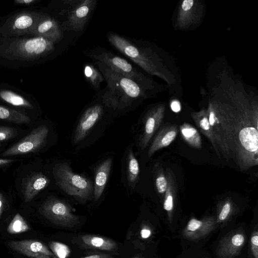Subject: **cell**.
<instances>
[{"label": "cell", "instance_id": "38", "mask_svg": "<svg viewBox=\"0 0 258 258\" xmlns=\"http://www.w3.org/2000/svg\"><path fill=\"white\" fill-rule=\"evenodd\" d=\"M14 161L15 160L13 159L0 158V166L8 165L14 162Z\"/></svg>", "mask_w": 258, "mask_h": 258}, {"label": "cell", "instance_id": "27", "mask_svg": "<svg viewBox=\"0 0 258 258\" xmlns=\"http://www.w3.org/2000/svg\"><path fill=\"white\" fill-rule=\"evenodd\" d=\"M167 191L164 202V209L170 214L173 208V199L172 194L169 188H167Z\"/></svg>", "mask_w": 258, "mask_h": 258}, {"label": "cell", "instance_id": "11", "mask_svg": "<svg viewBox=\"0 0 258 258\" xmlns=\"http://www.w3.org/2000/svg\"><path fill=\"white\" fill-rule=\"evenodd\" d=\"M49 178L40 172L33 173L25 178L23 183V195L25 202H29L42 190L48 186Z\"/></svg>", "mask_w": 258, "mask_h": 258}, {"label": "cell", "instance_id": "8", "mask_svg": "<svg viewBox=\"0 0 258 258\" xmlns=\"http://www.w3.org/2000/svg\"><path fill=\"white\" fill-rule=\"evenodd\" d=\"M103 114V109L99 104L92 105L85 110L75 130L73 138L75 145L85 138Z\"/></svg>", "mask_w": 258, "mask_h": 258}, {"label": "cell", "instance_id": "37", "mask_svg": "<svg viewBox=\"0 0 258 258\" xmlns=\"http://www.w3.org/2000/svg\"><path fill=\"white\" fill-rule=\"evenodd\" d=\"M84 258H113L105 254H93L89 255Z\"/></svg>", "mask_w": 258, "mask_h": 258}, {"label": "cell", "instance_id": "21", "mask_svg": "<svg viewBox=\"0 0 258 258\" xmlns=\"http://www.w3.org/2000/svg\"><path fill=\"white\" fill-rule=\"evenodd\" d=\"M31 230L23 217L16 214L7 227V232L12 234H20Z\"/></svg>", "mask_w": 258, "mask_h": 258}, {"label": "cell", "instance_id": "6", "mask_svg": "<svg viewBox=\"0 0 258 258\" xmlns=\"http://www.w3.org/2000/svg\"><path fill=\"white\" fill-rule=\"evenodd\" d=\"M70 5L67 13V28L76 31H82L92 12L96 1L95 0L67 1Z\"/></svg>", "mask_w": 258, "mask_h": 258}, {"label": "cell", "instance_id": "16", "mask_svg": "<svg viewBox=\"0 0 258 258\" xmlns=\"http://www.w3.org/2000/svg\"><path fill=\"white\" fill-rule=\"evenodd\" d=\"M160 117L157 112L147 116L144 125L143 134L141 140L142 149H144L159 125Z\"/></svg>", "mask_w": 258, "mask_h": 258}, {"label": "cell", "instance_id": "5", "mask_svg": "<svg viewBox=\"0 0 258 258\" xmlns=\"http://www.w3.org/2000/svg\"><path fill=\"white\" fill-rule=\"evenodd\" d=\"M48 128L41 125L32 131L26 137L5 151L4 156L20 155L32 153L39 149L45 143Z\"/></svg>", "mask_w": 258, "mask_h": 258}, {"label": "cell", "instance_id": "36", "mask_svg": "<svg viewBox=\"0 0 258 258\" xmlns=\"http://www.w3.org/2000/svg\"><path fill=\"white\" fill-rule=\"evenodd\" d=\"M151 235V231L147 229H143L141 231V235L143 238H147Z\"/></svg>", "mask_w": 258, "mask_h": 258}, {"label": "cell", "instance_id": "34", "mask_svg": "<svg viewBox=\"0 0 258 258\" xmlns=\"http://www.w3.org/2000/svg\"><path fill=\"white\" fill-rule=\"evenodd\" d=\"M5 199L3 195L0 192V218L2 215L5 207Z\"/></svg>", "mask_w": 258, "mask_h": 258}, {"label": "cell", "instance_id": "9", "mask_svg": "<svg viewBox=\"0 0 258 258\" xmlns=\"http://www.w3.org/2000/svg\"><path fill=\"white\" fill-rule=\"evenodd\" d=\"M215 217H206L202 220L190 219L182 231L183 236L190 240L201 238L213 231L217 226Z\"/></svg>", "mask_w": 258, "mask_h": 258}, {"label": "cell", "instance_id": "1", "mask_svg": "<svg viewBox=\"0 0 258 258\" xmlns=\"http://www.w3.org/2000/svg\"><path fill=\"white\" fill-rule=\"evenodd\" d=\"M94 61L107 83L108 90L103 96L106 105L115 108H123L140 96L141 90L138 84L115 72L103 63Z\"/></svg>", "mask_w": 258, "mask_h": 258}, {"label": "cell", "instance_id": "25", "mask_svg": "<svg viewBox=\"0 0 258 258\" xmlns=\"http://www.w3.org/2000/svg\"><path fill=\"white\" fill-rule=\"evenodd\" d=\"M17 132L10 126H0V141L10 140L17 136Z\"/></svg>", "mask_w": 258, "mask_h": 258}, {"label": "cell", "instance_id": "15", "mask_svg": "<svg viewBox=\"0 0 258 258\" xmlns=\"http://www.w3.org/2000/svg\"><path fill=\"white\" fill-rule=\"evenodd\" d=\"M241 145L247 151L257 153V131L253 127H245L239 133Z\"/></svg>", "mask_w": 258, "mask_h": 258}, {"label": "cell", "instance_id": "29", "mask_svg": "<svg viewBox=\"0 0 258 258\" xmlns=\"http://www.w3.org/2000/svg\"><path fill=\"white\" fill-rule=\"evenodd\" d=\"M156 186L160 194L164 193L167 188V182L163 174L159 175L156 179Z\"/></svg>", "mask_w": 258, "mask_h": 258}, {"label": "cell", "instance_id": "33", "mask_svg": "<svg viewBox=\"0 0 258 258\" xmlns=\"http://www.w3.org/2000/svg\"><path fill=\"white\" fill-rule=\"evenodd\" d=\"M171 108L173 111L178 112L181 109L180 104L178 101H174L171 104Z\"/></svg>", "mask_w": 258, "mask_h": 258}, {"label": "cell", "instance_id": "31", "mask_svg": "<svg viewBox=\"0 0 258 258\" xmlns=\"http://www.w3.org/2000/svg\"><path fill=\"white\" fill-rule=\"evenodd\" d=\"M231 210V205L229 202L226 203L219 215L217 222H222L225 220L228 217Z\"/></svg>", "mask_w": 258, "mask_h": 258}, {"label": "cell", "instance_id": "28", "mask_svg": "<svg viewBox=\"0 0 258 258\" xmlns=\"http://www.w3.org/2000/svg\"><path fill=\"white\" fill-rule=\"evenodd\" d=\"M197 125L201 128L203 133L206 134L208 137L211 138L210 135H211V126L210 125L208 118L204 117L202 118L199 122L197 123Z\"/></svg>", "mask_w": 258, "mask_h": 258}, {"label": "cell", "instance_id": "26", "mask_svg": "<svg viewBox=\"0 0 258 258\" xmlns=\"http://www.w3.org/2000/svg\"><path fill=\"white\" fill-rule=\"evenodd\" d=\"M33 23L32 18L28 15H22L18 17L15 21V26L19 29L29 27Z\"/></svg>", "mask_w": 258, "mask_h": 258}, {"label": "cell", "instance_id": "7", "mask_svg": "<svg viewBox=\"0 0 258 258\" xmlns=\"http://www.w3.org/2000/svg\"><path fill=\"white\" fill-rule=\"evenodd\" d=\"M8 245L13 250L30 258H55L42 242L32 239L11 241Z\"/></svg>", "mask_w": 258, "mask_h": 258}, {"label": "cell", "instance_id": "3", "mask_svg": "<svg viewBox=\"0 0 258 258\" xmlns=\"http://www.w3.org/2000/svg\"><path fill=\"white\" fill-rule=\"evenodd\" d=\"M39 211L41 215L56 225L72 227L79 222L78 217L72 213L70 206L57 199H48L41 205Z\"/></svg>", "mask_w": 258, "mask_h": 258}, {"label": "cell", "instance_id": "18", "mask_svg": "<svg viewBox=\"0 0 258 258\" xmlns=\"http://www.w3.org/2000/svg\"><path fill=\"white\" fill-rule=\"evenodd\" d=\"M0 119L18 124L29 123L30 118L25 113L0 106Z\"/></svg>", "mask_w": 258, "mask_h": 258}, {"label": "cell", "instance_id": "14", "mask_svg": "<svg viewBox=\"0 0 258 258\" xmlns=\"http://www.w3.org/2000/svg\"><path fill=\"white\" fill-rule=\"evenodd\" d=\"M177 132L174 127L164 128L159 132L149 150L148 155H152L157 150L169 146L176 137Z\"/></svg>", "mask_w": 258, "mask_h": 258}, {"label": "cell", "instance_id": "22", "mask_svg": "<svg viewBox=\"0 0 258 258\" xmlns=\"http://www.w3.org/2000/svg\"><path fill=\"white\" fill-rule=\"evenodd\" d=\"M0 97L5 101L17 106L32 108V105L22 96L11 91L3 90L0 92Z\"/></svg>", "mask_w": 258, "mask_h": 258}, {"label": "cell", "instance_id": "30", "mask_svg": "<svg viewBox=\"0 0 258 258\" xmlns=\"http://www.w3.org/2000/svg\"><path fill=\"white\" fill-rule=\"evenodd\" d=\"M251 250L254 258H258V233L254 231L251 237Z\"/></svg>", "mask_w": 258, "mask_h": 258}, {"label": "cell", "instance_id": "23", "mask_svg": "<svg viewBox=\"0 0 258 258\" xmlns=\"http://www.w3.org/2000/svg\"><path fill=\"white\" fill-rule=\"evenodd\" d=\"M84 74L87 80L95 88H98L101 83L104 80L101 73L91 64L85 66Z\"/></svg>", "mask_w": 258, "mask_h": 258}, {"label": "cell", "instance_id": "41", "mask_svg": "<svg viewBox=\"0 0 258 258\" xmlns=\"http://www.w3.org/2000/svg\"><path fill=\"white\" fill-rule=\"evenodd\" d=\"M0 146H1V144H0Z\"/></svg>", "mask_w": 258, "mask_h": 258}, {"label": "cell", "instance_id": "35", "mask_svg": "<svg viewBox=\"0 0 258 258\" xmlns=\"http://www.w3.org/2000/svg\"><path fill=\"white\" fill-rule=\"evenodd\" d=\"M208 120L211 126L214 125V124L216 121V118L213 112H210Z\"/></svg>", "mask_w": 258, "mask_h": 258}, {"label": "cell", "instance_id": "19", "mask_svg": "<svg viewBox=\"0 0 258 258\" xmlns=\"http://www.w3.org/2000/svg\"><path fill=\"white\" fill-rule=\"evenodd\" d=\"M182 137L191 146L200 148L202 146L201 138L198 131L190 124L184 123L180 127Z\"/></svg>", "mask_w": 258, "mask_h": 258}, {"label": "cell", "instance_id": "20", "mask_svg": "<svg viewBox=\"0 0 258 258\" xmlns=\"http://www.w3.org/2000/svg\"><path fill=\"white\" fill-rule=\"evenodd\" d=\"M127 179L130 184L135 183L140 173L139 164L132 150H130L127 158Z\"/></svg>", "mask_w": 258, "mask_h": 258}, {"label": "cell", "instance_id": "12", "mask_svg": "<svg viewBox=\"0 0 258 258\" xmlns=\"http://www.w3.org/2000/svg\"><path fill=\"white\" fill-rule=\"evenodd\" d=\"M112 161L111 158L105 160L96 170L93 191L95 201L100 198L104 191L110 172Z\"/></svg>", "mask_w": 258, "mask_h": 258}, {"label": "cell", "instance_id": "4", "mask_svg": "<svg viewBox=\"0 0 258 258\" xmlns=\"http://www.w3.org/2000/svg\"><path fill=\"white\" fill-rule=\"evenodd\" d=\"M87 55L93 60L99 61L112 71L128 78L139 85L142 76L140 73L127 60L112 53L102 50H91Z\"/></svg>", "mask_w": 258, "mask_h": 258}, {"label": "cell", "instance_id": "2", "mask_svg": "<svg viewBox=\"0 0 258 258\" xmlns=\"http://www.w3.org/2000/svg\"><path fill=\"white\" fill-rule=\"evenodd\" d=\"M53 174L57 184L68 195L81 201L92 198L94 191L92 181L74 173L67 163L56 164Z\"/></svg>", "mask_w": 258, "mask_h": 258}, {"label": "cell", "instance_id": "10", "mask_svg": "<svg viewBox=\"0 0 258 258\" xmlns=\"http://www.w3.org/2000/svg\"><path fill=\"white\" fill-rule=\"evenodd\" d=\"M245 242L243 234L229 236L220 242L216 252L218 258H233L239 254Z\"/></svg>", "mask_w": 258, "mask_h": 258}, {"label": "cell", "instance_id": "32", "mask_svg": "<svg viewBox=\"0 0 258 258\" xmlns=\"http://www.w3.org/2000/svg\"><path fill=\"white\" fill-rule=\"evenodd\" d=\"M194 1L192 0H184L182 5V8L184 11L189 10L192 6Z\"/></svg>", "mask_w": 258, "mask_h": 258}, {"label": "cell", "instance_id": "40", "mask_svg": "<svg viewBox=\"0 0 258 258\" xmlns=\"http://www.w3.org/2000/svg\"><path fill=\"white\" fill-rule=\"evenodd\" d=\"M135 258H138V257H135Z\"/></svg>", "mask_w": 258, "mask_h": 258}, {"label": "cell", "instance_id": "17", "mask_svg": "<svg viewBox=\"0 0 258 258\" xmlns=\"http://www.w3.org/2000/svg\"><path fill=\"white\" fill-rule=\"evenodd\" d=\"M84 244L92 248L110 251L116 247V243L106 238L92 235H84L82 237Z\"/></svg>", "mask_w": 258, "mask_h": 258}, {"label": "cell", "instance_id": "13", "mask_svg": "<svg viewBox=\"0 0 258 258\" xmlns=\"http://www.w3.org/2000/svg\"><path fill=\"white\" fill-rule=\"evenodd\" d=\"M53 48V41L43 37L29 39L22 45V49L24 52L34 55L49 52Z\"/></svg>", "mask_w": 258, "mask_h": 258}, {"label": "cell", "instance_id": "24", "mask_svg": "<svg viewBox=\"0 0 258 258\" xmlns=\"http://www.w3.org/2000/svg\"><path fill=\"white\" fill-rule=\"evenodd\" d=\"M49 246L51 251L57 258H66L70 254V249L63 243L52 241L49 242Z\"/></svg>", "mask_w": 258, "mask_h": 258}, {"label": "cell", "instance_id": "39", "mask_svg": "<svg viewBox=\"0 0 258 258\" xmlns=\"http://www.w3.org/2000/svg\"><path fill=\"white\" fill-rule=\"evenodd\" d=\"M35 1L34 0H19V1H16L15 2L17 3H19V4H30L31 3H33V2H34Z\"/></svg>", "mask_w": 258, "mask_h": 258}]
</instances>
